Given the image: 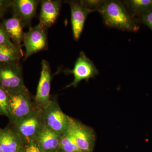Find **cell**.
Returning <instances> with one entry per match:
<instances>
[{
	"mask_svg": "<svg viewBox=\"0 0 152 152\" xmlns=\"http://www.w3.org/2000/svg\"><path fill=\"white\" fill-rule=\"evenodd\" d=\"M41 3L39 24L47 30L56 20L59 14L62 1L58 0H44Z\"/></svg>",
	"mask_w": 152,
	"mask_h": 152,
	"instance_id": "cell-12",
	"label": "cell"
},
{
	"mask_svg": "<svg viewBox=\"0 0 152 152\" xmlns=\"http://www.w3.org/2000/svg\"><path fill=\"white\" fill-rule=\"evenodd\" d=\"M1 24L11 40L22 51V42L24 34L23 28L25 25L21 20L12 15L11 18L3 20Z\"/></svg>",
	"mask_w": 152,
	"mask_h": 152,
	"instance_id": "cell-13",
	"label": "cell"
},
{
	"mask_svg": "<svg viewBox=\"0 0 152 152\" xmlns=\"http://www.w3.org/2000/svg\"><path fill=\"white\" fill-rule=\"evenodd\" d=\"M60 149L63 152H82L72 133L69 130L61 136Z\"/></svg>",
	"mask_w": 152,
	"mask_h": 152,
	"instance_id": "cell-18",
	"label": "cell"
},
{
	"mask_svg": "<svg viewBox=\"0 0 152 152\" xmlns=\"http://www.w3.org/2000/svg\"><path fill=\"white\" fill-rule=\"evenodd\" d=\"M51 74L50 64L46 60L42 62L40 77L34 100L38 108L43 110L48 105L51 100Z\"/></svg>",
	"mask_w": 152,
	"mask_h": 152,
	"instance_id": "cell-9",
	"label": "cell"
},
{
	"mask_svg": "<svg viewBox=\"0 0 152 152\" xmlns=\"http://www.w3.org/2000/svg\"><path fill=\"white\" fill-rule=\"evenodd\" d=\"M98 12L109 27L130 32H137L140 29L139 22L131 15L123 2L104 1Z\"/></svg>",
	"mask_w": 152,
	"mask_h": 152,
	"instance_id": "cell-1",
	"label": "cell"
},
{
	"mask_svg": "<svg viewBox=\"0 0 152 152\" xmlns=\"http://www.w3.org/2000/svg\"><path fill=\"white\" fill-rule=\"evenodd\" d=\"M46 126L61 135L66 132L69 126L70 117L62 111L56 99L51 98L48 106L43 110Z\"/></svg>",
	"mask_w": 152,
	"mask_h": 152,
	"instance_id": "cell-5",
	"label": "cell"
},
{
	"mask_svg": "<svg viewBox=\"0 0 152 152\" xmlns=\"http://www.w3.org/2000/svg\"><path fill=\"white\" fill-rule=\"evenodd\" d=\"M82 4L87 8L92 11L93 12L98 11L104 2L101 0H85L80 1Z\"/></svg>",
	"mask_w": 152,
	"mask_h": 152,
	"instance_id": "cell-21",
	"label": "cell"
},
{
	"mask_svg": "<svg viewBox=\"0 0 152 152\" xmlns=\"http://www.w3.org/2000/svg\"><path fill=\"white\" fill-rule=\"evenodd\" d=\"M23 56V52L17 47L0 46V64L20 63Z\"/></svg>",
	"mask_w": 152,
	"mask_h": 152,
	"instance_id": "cell-17",
	"label": "cell"
},
{
	"mask_svg": "<svg viewBox=\"0 0 152 152\" xmlns=\"http://www.w3.org/2000/svg\"><path fill=\"white\" fill-rule=\"evenodd\" d=\"M70 7L71 24L74 39L78 40L89 14L93 11L85 7L80 1H67Z\"/></svg>",
	"mask_w": 152,
	"mask_h": 152,
	"instance_id": "cell-10",
	"label": "cell"
},
{
	"mask_svg": "<svg viewBox=\"0 0 152 152\" xmlns=\"http://www.w3.org/2000/svg\"><path fill=\"white\" fill-rule=\"evenodd\" d=\"M138 22L145 25L152 31V9L138 19Z\"/></svg>",
	"mask_w": 152,
	"mask_h": 152,
	"instance_id": "cell-22",
	"label": "cell"
},
{
	"mask_svg": "<svg viewBox=\"0 0 152 152\" xmlns=\"http://www.w3.org/2000/svg\"><path fill=\"white\" fill-rule=\"evenodd\" d=\"M8 95L0 87V115L8 116Z\"/></svg>",
	"mask_w": 152,
	"mask_h": 152,
	"instance_id": "cell-19",
	"label": "cell"
},
{
	"mask_svg": "<svg viewBox=\"0 0 152 152\" xmlns=\"http://www.w3.org/2000/svg\"><path fill=\"white\" fill-rule=\"evenodd\" d=\"M68 130L74 136L82 152H92L95 134L91 128L70 117Z\"/></svg>",
	"mask_w": 152,
	"mask_h": 152,
	"instance_id": "cell-8",
	"label": "cell"
},
{
	"mask_svg": "<svg viewBox=\"0 0 152 152\" xmlns=\"http://www.w3.org/2000/svg\"><path fill=\"white\" fill-rule=\"evenodd\" d=\"M47 30L39 24L30 28L27 32L24 34L23 42L26 48L24 60L36 53L46 48Z\"/></svg>",
	"mask_w": 152,
	"mask_h": 152,
	"instance_id": "cell-7",
	"label": "cell"
},
{
	"mask_svg": "<svg viewBox=\"0 0 152 152\" xmlns=\"http://www.w3.org/2000/svg\"><path fill=\"white\" fill-rule=\"evenodd\" d=\"M8 116L13 124L28 115L37 108L28 90L9 94Z\"/></svg>",
	"mask_w": 152,
	"mask_h": 152,
	"instance_id": "cell-4",
	"label": "cell"
},
{
	"mask_svg": "<svg viewBox=\"0 0 152 152\" xmlns=\"http://www.w3.org/2000/svg\"><path fill=\"white\" fill-rule=\"evenodd\" d=\"M0 152H3L2 150L1 149V147H0Z\"/></svg>",
	"mask_w": 152,
	"mask_h": 152,
	"instance_id": "cell-25",
	"label": "cell"
},
{
	"mask_svg": "<svg viewBox=\"0 0 152 152\" xmlns=\"http://www.w3.org/2000/svg\"><path fill=\"white\" fill-rule=\"evenodd\" d=\"M40 3L38 0H12L10 1V9L12 15L19 18L26 26L30 24L35 15Z\"/></svg>",
	"mask_w": 152,
	"mask_h": 152,
	"instance_id": "cell-11",
	"label": "cell"
},
{
	"mask_svg": "<svg viewBox=\"0 0 152 152\" xmlns=\"http://www.w3.org/2000/svg\"><path fill=\"white\" fill-rule=\"evenodd\" d=\"M66 73L74 75V80L66 88H75L83 80L88 81L90 79L95 77L99 74V71L94 63L87 57L84 52H81L75 63L72 70L66 69Z\"/></svg>",
	"mask_w": 152,
	"mask_h": 152,
	"instance_id": "cell-6",
	"label": "cell"
},
{
	"mask_svg": "<svg viewBox=\"0 0 152 152\" xmlns=\"http://www.w3.org/2000/svg\"><path fill=\"white\" fill-rule=\"evenodd\" d=\"M123 3L131 15L137 20L152 9V0H126Z\"/></svg>",
	"mask_w": 152,
	"mask_h": 152,
	"instance_id": "cell-16",
	"label": "cell"
},
{
	"mask_svg": "<svg viewBox=\"0 0 152 152\" xmlns=\"http://www.w3.org/2000/svg\"><path fill=\"white\" fill-rule=\"evenodd\" d=\"M0 46L17 47L11 40L0 23Z\"/></svg>",
	"mask_w": 152,
	"mask_h": 152,
	"instance_id": "cell-20",
	"label": "cell"
},
{
	"mask_svg": "<svg viewBox=\"0 0 152 152\" xmlns=\"http://www.w3.org/2000/svg\"><path fill=\"white\" fill-rule=\"evenodd\" d=\"M58 152H63L62 151H61V150H60Z\"/></svg>",
	"mask_w": 152,
	"mask_h": 152,
	"instance_id": "cell-26",
	"label": "cell"
},
{
	"mask_svg": "<svg viewBox=\"0 0 152 152\" xmlns=\"http://www.w3.org/2000/svg\"><path fill=\"white\" fill-rule=\"evenodd\" d=\"M24 142L13 129H5L0 132V147L3 152H18L23 148Z\"/></svg>",
	"mask_w": 152,
	"mask_h": 152,
	"instance_id": "cell-15",
	"label": "cell"
},
{
	"mask_svg": "<svg viewBox=\"0 0 152 152\" xmlns=\"http://www.w3.org/2000/svg\"><path fill=\"white\" fill-rule=\"evenodd\" d=\"M0 87L8 95L28 91L20 63L0 64Z\"/></svg>",
	"mask_w": 152,
	"mask_h": 152,
	"instance_id": "cell-2",
	"label": "cell"
},
{
	"mask_svg": "<svg viewBox=\"0 0 152 152\" xmlns=\"http://www.w3.org/2000/svg\"><path fill=\"white\" fill-rule=\"evenodd\" d=\"M23 152H42L39 148L34 142L24 144Z\"/></svg>",
	"mask_w": 152,
	"mask_h": 152,
	"instance_id": "cell-23",
	"label": "cell"
},
{
	"mask_svg": "<svg viewBox=\"0 0 152 152\" xmlns=\"http://www.w3.org/2000/svg\"><path fill=\"white\" fill-rule=\"evenodd\" d=\"M10 9V1L0 0V19L6 14L7 10Z\"/></svg>",
	"mask_w": 152,
	"mask_h": 152,
	"instance_id": "cell-24",
	"label": "cell"
},
{
	"mask_svg": "<svg viewBox=\"0 0 152 152\" xmlns=\"http://www.w3.org/2000/svg\"><path fill=\"white\" fill-rule=\"evenodd\" d=\"M18 152H23V151H22H22H20Z\"/></svg>",
	"mask_w": 152,
	"mask_h": 152,
	"instance_id": "cell-27",
	"label": "cell"
},
{
	"mask_svg": "<svg viewBox=\"0 0 152 152\" xmlns=\"http://www.w3.org/2000/svg\"><path fill=\"white\" fill-rule=\"evenodd\" d=\"M13 125L14 130L20 137L24 144L34 142L46 126L43 110L37 108Z\"/></svg>",
	"mask_w": 152,
	"mask_h": 152,
	"instance_id": "cell-3",
	"label": "cell"
},
{
	"mask_svg": "<svg viewBox=\"0 0 152 152\" xmlns=\"http://www.w3.org/2000/svg\"><path fill=\"white\" fill-rule=\"evenodd\" d=\"M61 136L45 126L34 142L42 152H58Z\"/></svg>",
	"mask_w": 152,
	"mask_h": 152,
	"instance_id": "cell-14",
	"label": "cell"
}]
</instances>
